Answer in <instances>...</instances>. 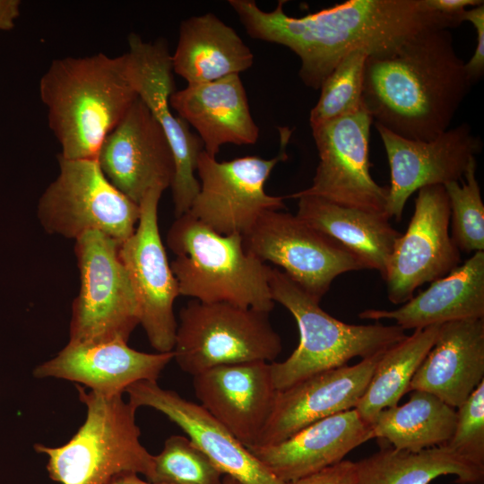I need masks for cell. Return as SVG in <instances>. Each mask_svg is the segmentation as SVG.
Masks as SVG:
<instances>
[{
  "label": "cell",
  "mask_w": 484,
  "mask_h": 484,
  "mask_svg": "<svg viewBox=\"0 0 484 484\" xmlns=\"http://www.w3.org/2000/svg\"><path fill=\"white\" fill-rule=\"evenodd\" d=\"M449 226L450 207L444 186L418 190L412 217L396 239L383 276L393 304L407 302L418 288L445 276L461 264V251Z\"/></svg>",
  "instance_id": "4fadbf2b"
},
{
  "label": "cell",
  "mask_w": 484,
  "mask_h": 484,
  "mask_svg": "<svg viewBox=\"0 0 484 484\" xmlns=\"http://www.w3.org/2000/svg\"><path fill=\"white\" fill-rule=\"evenodd\" d=\"M21 1L0 0V30H9L14 27L20 15Z\"/></svg>",
  "instance_id": "74e56055"
},
{
  "label": "cell",
  "mask_w": 484,
  "mask_h": 484,
  "mask_svg": "<svg viewBox=\"0 0 484 484\" xmlns=\"http://www.w3.org/2000/svg\"><path fill=\"white\" fill-rule=\"evenodd\" d=\"M228 3L248 36L284 46L298 56L299 78L314 90L355 49L380 54L425 29H452L462 22L461 17L429 11L424 0H349L301 17L288 15L285 1L270 12L253 0Z\"/></svg>",
  "instance_id": "6da1fadb"
},
{
  "label": "cell",
  "mask_w": 484,
  "mask_h": 484,
  "mask_svg": "<svg viewBox=\"0 0 484 484\" xmlns=\"http://www.w3.org/2000/svg\"><path fill=\"white\" fill-rule=\"evenodd\" d=\"M173 72L190 83L240 74L254 55L237 31L212 13L183 20L171 55Z\"/></svg>",
  "instance_id": "484cf974"
},
{
  "label": "cell",
  "mask_w": 484,
  "mask_h": 484,
  "mask_svg": "<svg viewBox=\"0 0 484 484\" xmlns=\"http://www.w3.org/2000/svg\"><path fill=\"white\" fill-rule=\"evenodd\" d=\"M169 106L195 129L203 151L212 157L223 144L250 145L259 138L238 74L187 84L171 94Z\"/></svg>",
  "instance_id": "603a6c76"
},
{
  "label": "cell",
  "mask_w": 484,
  "mask_h": 484,
  "mask_svg": "<svg viewBox=\"0 0 484 484\" xmlns=\"http://www.w3.org/2000/svg\"><path fill=\"white\" fill-rule=\"evenodd\" d=\"M355 480L356 462L342 460L315 473L285 484H354Z\"/></svg>",
  "instance_id": "d590c367"
},
{
  "label": "cell",
  "mask_w": 484,
  "mask_h": 484,
  "mask_svg": "<svg viewBox=\"0 0 484 484\" xmlns=\"http://www.w3.org/2000/svg\"><path fill=\"white\" fill-rule=\"evenodd\" d=\"M450 29L432 27L368 56L363 104L393 134L429 141L446 131L471 87Z\"/></svg>",
  "instance_id": "7a4b0ae2"
},
{
  "label": "cell",
  "mask_w": 484,
  "mask_h": 484,
  "mask_svg": "<svg viewBox=\"0 0 484 484\" xmlns=\"http://www.w3.org/2000/svg\"><path fill=\"white\" fill-rule=\"evenodd\" d=\"M359 317L375 321L394 320L404 331L484 318V251L475 252L402 307L394 310L366 309L359 314Z\"/></svg>",
  "instance_id": "d4e9b609"
},
{
  "label": "cell",
  "mask_w": 484,
  "mask_h": 484,
  "mask_svg": "<svg viewBox=\"0 0 484 484\" xmlns=\"http://www.w3.org/2000/svg\"><path fill=\"white\" fill-rule=\"evenodd\" d=\"M119 244L98 231L75 239L80 290L72 307L70 343L127 341L140 324L139 307Z\"/></svg>",
  "instance_id": "ba28073f"
},
{
  "label": "cell",
  "mask_w": 484,
  "mask_h": 484,
  "mask_svg": "<svg viewBox=\"0 0 484 484\" xmlns=\"http://www.w3.org/2000/svg\"><path fill=\"white\" fill-rule=\"evenodd\" d=\"M462 20L471 22L476 30L475 51L464 65L468 78L473 84L482 77L484 73V4L465 10L462 14Z\"/></svg>",
  "instance_id": "e575fe53"
},
{
  "label": "cell",
  "mask_w": 484,
  "mask_h": 484,
  "mask_svg": "<svg viewBox=\"0 0 484 484\" xmlns=\"http://www.w3.org/2000/svg\"><path fill=\"white\" fill-rule=\"evenodd\" d=\"M368 52L358 48L349 53L320 87V96L311 109V128L357 112L363 106V81Z\"/></svg>",
  "instance_id": "4dcf8cb0"
},
{
  "label": "cell",
  "mask_w": 484,
  "mask_h": 484,
  "mask_svg": "<svg viewBox=\"0 0 484 484\" xmlns=\"http://www.w3.org/2000/svg\"><path fill=\"white\" fill-rule=\"evenodd\" d=\"M242 238L248 253L280 266L319 302L336 277L367 269L341 244L290 212H264Z\"/></svg>",
  "instance_id": "8fae6325"
},
{
  "label": "cell",
  "mask_w": 484,
  "mask_h": 484,
  "mask_svg": "<svg viewBox=\"0 0 484 484\" xmlns=\"http://www.w3.org/2000/svg\"><path fill=\"white\" fill-rule=\"evenodd\" d=\"M372 438L371 425L351 409L309 424L279 443L246 448L286 483L341 462Z\"/></svg>",
  "instance_id": "7402d4cb"
},
{
  "label": "cell",
  "mask_w": 484,
  "mask_h": 484,
  "mask_svg": "<svg viewBox=\"0 0 484 484\" xmlns=\"http://www.w3.org/2000/svg\"><path fill=\"white\" fill-rule=\"evenodd\" d=\"M373 119L363 106L357 112L311 128L319 163L309 187L288 197L312 195L367 212L385 213L388 187L379 186L369 169Z\"/></svg>",
  "instance_id": "7c38bea8"
},
{
  "label": "cell",
  "mask_w": 484,
  "mask_h": 484,
  "mask_svg": "<svg viewBox=\"0 0 484 484\" xmlns=\"http://www.w3.org/2000/svg\"><path fill=\"white\" fill-rule=\"evenodd\" d=\"M222 484H240V483L234 478L229 475H224Z\"/></svg>",
  "instance_id": "ab89813d"
},
{
  "label": "cell",
  "mask_w": 484,
  "mask_h": 484,
  "mask_svg": "<svg viewBox=\"0 0 484 484\" xmlns=\"http://www.w3.org/2000/svg\"><path fill=\"white\" fill-rule=\"evenodd\" d=\"M163 191H149L141 203L134 234L119 246V257L131 281L140 324L158 352L173 350L177 331L174 301L179 296L158 224V206Z\"/></svg>",
  "instance_id": "5bb4252c"
},
{
  "label": "cell",
  "mask_w": 484,
  "mask_h": 484,
  "mask_svg": "<svg viewBox=\"0 0 484 484\" xmlns=\"http://www.w3.org/2000/svg\"><path fill=\"white\" fill-rule=\"evenodd\" d=\"M472 484H483V482L472 483Z\"/></svg>",
  "instance_id": "60d3db41"
},
{
  "label": "cell",
  "mask_w": 484,
  "mask_h": 484,
  "mask_svg": "<svg viewBox=\"0 0 484 484\" xmlns=\"http://www.w3.org/2000/svg\"><path fill=\"white\" fill-rule=\"evenodd\" d=\"M444 475H454L459 484L483 482L484 467L445 445L420 452L388 445L356 462L354 484H429Z\"/></svg>",
  "instance_id": "83f0119b"
},
{
  "label": "cell",
  "mask_w": 484,
  "mask_h": 484,
  "mask_svg": "<svg viewBox=\"0 0 484 484\" xmlns=\"http://www.w3.org/2000/svg\"><path fill=\"white\" fill-rule=\"evenodd\" d=\"M224 474L187 437L170 436L161 452L153 455L156 484H222Z\"/></svg>",
  "instance_id": "d6a6232c"
},
{
  "label": "cell",
  "mask_w": 484,
  "mask_h": 484,
  "mask_svg": "<svg viewBox=\"0 0 484 484\" xmlns=\"http://www.w3.org/2000/svg\"><path fill=\"white\" fill-rule=\"evenodd\" d=\"M97 161L111 185L137 204L149 191L171 187L175 177L169 141L139 97L103 141Z\"/></svg>",
  "instance_id": "2e32d148"
},
{
  "label": "cell",
  "mask_w": 484,
  "mask_h": 484,
  "mask_svg": "<svg viewBox=\"0 0 484 484\" xmlns=\"http://www.w3.org/2000/svg\"><path fill=\"white\" fill-rule=\"evenodd\" d=\"M86 419L65 445L34 449L48 456L49 478L60 484H108L121 473L153 476V455L142 445L135 409L122 394L105 395L76 385Z\"/></svg>",
  "instance_id": "5b68a950"
},
{
  "label": "cell",
  "mask_w": 484,
  "mask_h": 484,
  "mask_svg": "<svg viewBox=\"0 0 484 484\" xmlns=\"http://www.w3.org/2000/svg\"><path fill=\"white\" fill-rule=\"evenodd\" d=\"M484 380V318L440 324L408 393L424 391L458 408Z\"/></svg>",
  "instance_id": "cb8c5ba5"
},
{
  "label": "cell",
  "mask_w": 484,
  "mask_h": 484,
  "mask_svg": "<svg viewBox=\"0 0 484 484\" xmlns=\"http://www.w3.org/2000/svg\"><path fill=\"white\" fill-rule=\"evenodd\" d=\"M384 352L277 391L272 413L255 445L279 443L319 419L355 409Z\"/></svg>",
  "instance_id": "ffe728a7"
},
{
  "label": "cell",
  "mask_w": 484,
  "mask_h": 484,
  "mask_svg": "<svg viewBox=\"0 0 484 484\" xmlns=\"http://www.w3.org/2000/svg\"><path fill=\"white\" fill-rule=\"evenodd\" d=\"M57 160L58 175L38 203L45 231L74 240L98 231L119 244L130 238L139 220V204L111 185L97 160Z\"/></svg>",
  "instance_id": "9c48e42d"
},
{
  "label": "cell",
  "mask_w": 484,
  "mask_h": 484,
  "mask_svg": "<svg viewBox=\"0 0 484 484\" xmlns=\"http://www.w3.org/2000/svg\"><path fill=\"white\" fill-rule=\"evenodd\" d=\"M440 324L414 330L411 335L385 350L355 410L371 425L378 413L398 405L411 381L433 346Z\"/></svg>",
  "instance_id": "f546056e"
},
{
  "label": "cell",
  "mask_w": 484,
  "mask_h": 484,
  "mask_svg": "<svg viewBox=\"0 0 484 484\" xmlns=\"http://www.w3.org/2000/svg\"><path fill=\"white\" fill-rule=\"evenodd\" d=\"M125 392L135 409H154L177 424L224 475L240 484H285L200 404L161 388L157 381H139Z\"/></svg>",
  "instance_id": "ac0fdd59"
},
{
  "label": "cell",
  "mask_w": 484,
  "mask_h": 484,
  "mask_svg": "<svg viewBox=\"0 0 484 484\" xmlns=\"http://www.w3.org/2000/svg\"><path fill=\"white\" fill-rule=\"evenodd\" d=\"M297 199L296 215L299 219L341 244L363 262L367 270H376L383 278L401 235L386 214L340 205L317 196Z\"/></svg>",
  "instance_id": "4316f807"
},
{
  "label": "cell",
  "mask_w": 484,
  "mask_h": 484,
  "mask_svg": "<svg viewBox=\"0 0 484 484\" xmlns=\"http://www.w3.org/2000/svg\"><path fill=\"white\" fill-rule=\"evenodd\" d=\"M279 131L280 150L272 159L246 156L218 161L202 151L195 171L200 190L187 212L219 234L243 236L264 212L286 209L284 197L264 190L274 167L288 159L292 131L287 126Z\"/></svg>",
  "instance_id": "30bf717a"
},
{
  "label": "cell",
  "mask_w": 484,
  "mask_h": 484,
  "mask_svg": "<svg viewBox=\"0 0 484 484\" xmlns=\"http://www.w3.org/2000/svg\"><path fill=\"white\" fill-rule=\"evenodd\" d=\"M390 167L385 213L400 220L413 193L428 186L445 185L463 177L471 158L481 151L482 142L468 124L447 129L429 141L411 140L375 124Z\"/></svg>",
  "instance_id": "e0dca14e"
},
{
  "label": "cell",
  "mask_w": 484,
  "mask_h": 484,
  "mask_svg": "<svg viewBox=\"0 0 484 484\" xmlns=\"http://www.w3.org/2000/svg\"><path fill=\"white\" fill-rule=\"evenodd\" d=\"M179 295L201 302H227L270 313L274 307L271 267L248 253L240 234L221 235L188 212L167 233Z\"/></svg>",
  "instance_id": "277c9868"
},
{
  "label": "cell",
  "mask_w": 484,
  "mask_h": 484,
  "mask_svg": "<svg viewBox=\"0 0 484 484\" xmlns=\"http://www.w3.org/2000/svg\"><path fill=\"white\" fill-rule=\"evenodd\" d=\"M108 484H156L143 480L139 474L134 472H125L113 477Z\"/></svg>",
  "instance_id": "f35d334b"
},
{
  "label": "cell",
  "mask_w": 484,
  "mask_h": 484,
  "mask_svg": "<svg viewBox=\"0 0 484 484\" xmlns=\"http://www.w3.org/2000/svg\"><path fill=\"white\" fill-rule=\"evenodd\" d=\"M481 4L483 1L480 0H424V4L429 11L456 17H462L467 7H475Z\"/></svg>",
  "instance_id": "8d00e7d4"
},
{
  "label": "cell",
  "mask_w": 484,
  "mask_h": 484,
  "mask_svg": "<svg viewBox=\"0 0 484 484\" xmlns=\"http://www.w3.org/2000/svg\"><path fill=\"white\" fill-rule=\"evenodd\" d=\"M477 162L471 158L463 174L464 181L444 185L452 225V239L460 251H484V204L476 177Z\"/></svg>",
  "instance_id": "1f68e13d"
},
{
  "label": "cell",
  "mask_w": 484,
  "mask_h": 484,
  "mask_svg": "<svg viewBox=\"0 0 484 484\" xmlns=\"http://www.w3.org/2000/svg\"><path fill=\"white\" fill-rule=\"evenodd\" d=\"M39 91L61 146L58 156L66 160H97L103 141L138 97L126 54L55 59Z\"/></svg>",
  "instance_id": "3957f363"
},
{
  "label": "cell",
  "mask_w": 484,
  "mask_h": 484,
  "mask_svg": "<svg viewBox=\"0 0 484 484\" xmlns=\"http://www.w3.org/2000/svg\"><path fill=\"white\" fill-rule=\"evenodd\" d=\"M268 283L273 301L290 311L299 331L298 345L290 356L270 363L277 391L345 366L353 358L382 353L407 336L396 324H350L334 318L277 268L270 269Z\"/></svg>",
  "instance_id": "8992f818"
},
{
  "label": "cell",
  "mask_w": 484,
  "mask_h": 484,
  "mask_svg": "<svg viewBox=\"0 0 484 484\" xmlns=\"http://www.w3.org/2000/svg\"><path fill=\"white\" fill-rule=\"evenodd\" d=\"M281 350L268 312L191 299L179 312L172 351L178 367L194 376L223 365L271 363Z\"/></svg>",
  "instance_id": "52a82bcc"
},
{
  "label": "cell",
  "mask_w": 484,
  "mask_h": 484,
  "mask_svg": "<svg viewBox=\"0 0 484 484\" xmlns=\"http://www.w3.org/2000/svg\"><path fill=\"white\" fill-rule=\"evenodd\" d=\"M455 423L454 408L429 393L411 391L408 402L381 411L371 427L374 438L398 450L420 452L445 445Z\"/></svg>",
  "instance_id": "f1b7e54d"
},
{
  "label": "cell",
  "mask_w": 484,
  "mask_h": 484,
  "mask_svg": "<svg viewBox=\"0 0 484 484\" xmlns=\"http://www.w3.org/2000/svg\"><path fill=\"white\" fill-rule=\"evenodd\" d=\"M173 359V351L142 352L121 340L86 344L68 342L56 356L39 365L33 375L38 378L72 381L91 391L115 395L122 394L136 382L157 381Z\"/></svg>",
  "instance_id": "44dd1931"
},
{
  "label": "cell",
  "mask_w": 484,
  "mask_h": 484,
  "mask_svg": "<svg viewBox=\"0 0 484 484\" xmlns=\"http://www.w3.org/2000/svg\"><path fill=\"white\" fill-rule=\"evenodd\" d=\"M193 387L200 405L242 445L257 443L277 393L269 362L215 367L194 376Z\"/></svg>",
  "instance_id": "d6986e66"
},
{
  "label": "cell",
  "mask_w": 484,
  "mask_h": 484,
  "mask_svg": "<svg viewBox=\"0 0 484 484\" xmlns=\"http://www.w3.org/2000/svg\"><path fill=\"white\" fill-rule=\"evenodd\" d=\"M126 52L129 74L138 97L163 130L173 151L175 177L171 186L175 217L186 213L200 190L196 161L203 144L189 125L171 111L175 91L171 55L165 39L145 42L131 33Z\"/></svg>",
  "instance_id": "9a60e30c"
},
{
  "label": "cell",
  "mask_w": 484,
  "mask_h": 484,
  "mask_svg": "<svg viewBox=\"0 0 484 484\" xmlns=\"http://www.w3.org/2000/svg\"><path fill=\"white\" fill-rule=\"evenodd\" d=\"M457 409L454 431L445 445L484 467V380Z\"/></svg>",
  "instance_id": "836d02e7"
}]
</instances>
